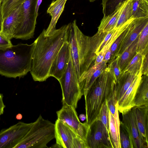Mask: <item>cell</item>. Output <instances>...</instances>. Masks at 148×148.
<instances>
[{
    "instance_id": "obj_41",
    "label": "cell",
    "mask_w": 148,
    "mask_h": 148,
    "mask_svg": "<svg viewBox=\"0 0 148 148\" xmlns=\"http://www.w3.org/2000/svg\"><path fill=\"white\" fill-rule=\"evenodd\" d=\"M3 94L0 93V117L3 114L5 107L3 101Z\"/></svg>"
},
{
    "instance_id": "obj_51",
    "label": "cell",
    "mask_w": 148,
    "mask_h": 148,
    "mask_svg": "<svg viewBox=\"0 0 148 148\" xmlns=\"http://www.w3.org/2000/svg\"><path fill=\"white\" fill-rule=\"evenodd\" d=\"M55 0H52V1H55Z\"/></svg>"
},
{
    "instance_id": "obj_22",
    "label": "cell",
    "mask_w": 148,
    "mask_h": 148,
    "mask_svg": "<svg viewBox=\"0 0 148 148\" xmlns=\"http://www.w3.org/2000/svg\"><path fill=\"white\" fill-rule=\"evenodd\" d=\"M135 106L148 105V76L142 75L134 100Z\"/></svg>"
},
{
    "instance_id": "obj_52",
    "label": "cell",
    "mask_w": 148,
    "mask_h": 148,
    "mask_svg": "<svg viewBox=\"0 0 148 148\" xmlns=\"http://www.w3.org/2000/svg\"><path fill=\"white\" fill-rule=\"evenodd\" d=\"M3 1V0H2Z\"/></svg>"
},
{
    "instance_id": "obj_39",
    "label": "cell",
    "mask_w": 148,
    "mask_h": 148,
    "mask_svg": "<svg viewBox=\"0 0 148 148\" xmlns=\"http://www.w3.org/2000/svg\"><path fill=\"white\" fill-rule=\"evenodd\" d=\"M115 29H116L115 28L108 32L103 40L102 41L101 44L99 47L97 49L96 51V53L97 56L98 55V53L101 50V49L105 46L108 40H109L111 36L115 31Z\"/></svg>"
},
{
    "instance_id": "obj_12",
    "label": "cell",
    "mask_w": 148,
    "mask_h": 148,
    "mask_svg": "<svg viewBox=\"0 0 148 148\" xmlns=\"http://www.w3.org/2000/svg\"><path fill=\"white\" fill-rule=\"evenodd\" d=\"M148 23V17L135 19L129 31L117 48L112 59L119 57L124 51L137 38Z\"/></svg>"
},
{
    "instance_id": "obj_13",
    "label": "cell",
    "mask_w": 148,
    "mask_h": 148,
    "mask_svg": "<svg viewBox=\"0 0 148 148\" xmlns=\"http://www.w3.org/2000/svg\"><path fill=\"white\" fill-rule=\"evenodd\" d=\"M120 123L124 127L129 136L131 148H145L142 143L136 124L134 108L122 114Z\"/></svg>"
},
{
    "instance_id": "obj_9",
    "label": "cell",
    "mask_w": 148,
    "mask_h": 148,
    "mask_svg": "<svg viewBox=\"0 0 148 148\" xmlns=\"http://www.w3.org/2000/svg\"><path fill=\"white\" fill-rule=\"evenodd\" d=\"M86 142L88 148H113L109 133L97 119L89 125Z\"/></svg>"
},
{
    "instance_id": "obj_50",
    "label": "cell",
    "mask_w": 148,
    "mask_h": 148,
    "mask_svg": "<svg viewBox=\"0 0 148 148\" xmlns=\"http://www.w3.org/2000/svg\"><path fill=\"white\" fill-rule=\"evenodd\" d=\"M144 0L147 1H148V0Z\"/></svg>"
},
{
    "instance_id": "obj_17",
    "label": "cell",
    "mask_w": 148,
    "mask_h": 148,
    "mask_svg": "<svg viewBox=\"0 0 148 148\" xmlns=\"http://www.w3.org/2000/svg\"><path fill=\"white\" fill-rule=\"evenodd\" d=\"M142 76L140 73L121 98L117 102L118 111L122 114L129 111L135 106V98L141 79Z\"/></svg>"
},
{
    "instance_id": "obj_38",
    "label": "cell",
    "mask_w": 148,
    "mask_h": 148,
    "mask_svg": "<svg viewBox=\"0 0 148 148\" xmlns=\"http://www.w3.org/2000/svg\"><path fill=\"white\" fill-rule=\"evenodd\" d=\"M140 72L142 75L148 76V53L143 56Z\"/></svg>"
},
{
    "instance_id": "obj_10",
    "label": "cell",
    "mask_w": 148,
    "mask_h": 148,
    "mask_svg": "<svg viewBox=\"0 0 148 148\" xmlns=\"http://www.w3.org/2000/svg\"><path fill=\"white\" fill-rule=\"evenodd\" d=\"M58 119L66 124L78 136L86 141L89 125L86 121L81 123L75 109L73 107L63 105L56 112Z\"/></svg>"
},
{
    "instance_id": "obj_47",
    "label": "cell",
    "mask_w": 148,
    "mask_h": 148,
    "mask_svg": "<svg viewBox=\"0 0 148 148\" xmlns=\"http://www.w3.org/2000/svg\"><path fill=\"white\" fill-rule=\"evenodd\" d=\"M2 1V0H0V6H1V5Z\"/></svg>"
},
{
    "instance_id": "obj_49",
    "label": "cell",
    "mask_w": 148,
    "mask_h": 148,
    "mask_svg": "<svg viewBox=\"0 0 148 148\" xmlns=\"http://www.w3.org/2000/svg\"><path fill=\"white\" fill-rule=\"evenodd\" d=\"M96 0H92V2H93L94 1H96Z\"/></svg>"
},
{
    "instance_id": "obj_33",
    "label": "cell",
    "mask_w": 148,
    "mask_h": 148,
    "mask_svg": "<svg viewBox=\"0 0 148 148\" xmlns=\"http://www.w3.org/2000/svg\"><path fill=\"white\" fill-rule=\"evenodd\" d=\"M119 137L121 148H131L128 134L124 127L120 123Z\"/></svg>"
},
{
    "instance_id": "obj_8",
    "label": "cell",
    "mask_w": 148,
    "mask_h": 148,
    "mask_svg": "<svg viewBox=\"0 0 148 148\" xmlns=\"http://www.w3.org/2000/svg\"><path fill=\"white\" fill-rule=\"evenodd\" d=\"M32 123L19 122L0 131V148H15L22 141Z\"/></svg>"
},
{
    "instance_id": "obj_36",
    "label": "cell",
    "mask_w": 148,
    "mask_h": 148,
    "mask_svg": "<svg viewBox=\"0 0 148 148\" xmlns=\"http://www.w3.org/2000/svg\"><path fill=\"white\" fill-rule=\"evenodd\" d=\"M115 90V87L111 90L106 99L109 110L113 115L115 114L117 103Z\"/></svg>"
},
{
    "instance_id": "obj_29",
    "label": "cell",
    "mask_w": 148,
    "mask_h": 148,
    "mask_svg": "<svg viewBox=\"0 0 148 148\" xmlns=\"http://www.w3.org/2000/svg\"><path fill=\"white\" fill-rule=\"evenodd\" d=\"M143 58V56L141 54L137 53L135 56L126 67L123 73L140 71Z\"/></svg>"
},
{
    "instance_id": "obj_23",
    "label": "cell",
    "mask_w": 148,
    "mask_h": 148,
    "mask_svg": "<svg viewBox=\"0 0 148 148\" xmlns=\"http://www.w3.org/2000/svg\"><path fill=\"white\" fill-rule=\"evenodd\" d=\"M134 19V18H132L118 27L115 28V31L109 40L97 56L94 64H99L103 61L105 53L110 48L116 39L130 25Z\"/></svg>"
},
{
    "instance_id": "obj_37",
    "label": "cell",
    "mask_w": 148,
    "mask_h": 148,
    "mask_svg": "<svg viewBox=\"0 0 148 148\" xmlns=\"http://www.w3.org/2000/svg\"><path fill=\"white\" fill-rule=\"evenodd\" d=\"M73 148H88L86 141L77 135L74 138Z\"/></svg>"
},
{
    "instance_id": "obj_34",
    "label": "cell",
    "mask_w": 148,
    "mask_h": 148,
    "mask_svg": "<svg viewBox=\"0 0 148 148\" xmlns=\"http://www.w3.org/2000/svg\"><path fill=\"white\" fill-rule=\"evenodd\" d=\"M107 62L103 61L102 64L101 66L98 68L93 73L90 78L87 86L83 91V95H84L86 94L95 81L107 67Z\"/></svg>"
},
{
    "instance_id": "obj_11",
    "label": "cell",
    "mask_w": 148,
    "mask_h": 148,
    "mask_svg": "<svg viewBox=\"0 0 148 148\" xmlns=\"http://www.w3.org/2000/svg\"><path fill=\"white\" fill-rule=\"evenodd\" d=\"M71 56L69 45L66 40L53 61L49 70V77H53L58 80L67 66Z\"/></svg>"
},
{
    "instance_id": "obj_24",
    "label": "cell",
    "mask_w": 148,
    "mask_h": 148,
    "mask_svg": "<svg viewBox=\"0 0 148 148\" xmlns=\"http://www.w3.org/2000/svg\"><path fill=\"white\" fill-rule=\"evenodd\" d=\"M138 38L139 36L121 55L118 57L119 65L122 73L137 53V46Z\"/></svg>"
},
{
    "instance_id": "obj_35",
    "label": "cell",
    "mask_w": 148,
    "mask_h": 148,
    "mask_svg": "<svg viewBox=\"0 0 148 148\" xmlns=\"http://www.w3.org/2000/svg\"><path fill=\"white\" fill-rule=\"evenodd\" d=\"M133 21L130 25L119 36L111 45L110 47L111 57L110 61L112 59L118 48L128 32L130 27Z\"/></svg>"
},
{
    "instance_id": "obj_6",
    "label": "cell",
    "mask_w": 148,
    "mask_h": 148,
    "mask_svg": "<svg viewBox=\"0 0 148 148\" xmlns=\"http://www.w3.org/2000/svg\"><path fill=\"white\" fill-rule=\"evenodd\" d=\"M58 81L62 90V105L71 106L76 109L78 101L83 95L71 56L65 70Z\"/></svg>"
},
{
    "instance_id": "obj_31",
    "label": "cell",
    "mask_w": 148,
    "mask_h": 148,
    "mask_svg": "<svg viewBox=\"0 0 148 148\" xmlns=\"http://www.w3.org/2000/svg\"><path fill=\"white\" fill-rule=\"evenodd\" d=\"M96 119L101 122L109 133V109L106 100L103 103Z\"/></svg>"
},
{
    "instance_id": "obj_1",
    "label": "cell",
    "mask_w": 148,
    "mask_h": 148,
    "mask_svg": "<svg viewBox=\"0 0 148 148\" xmlns=\"http://www.w3.org/2000/svg\"><path fill=\"white\" fill-rule=\"evenodd\" d=\"M69 27V23L63 25L48 36L46 35V29H44L34 41L30 72L35 81H45L49 77L53 61L67 40Z\"/></svg>"
},
{
    "instance_id": "obj_20",
    "label": "cell",
    "mask_w": 148,
    "mask_h": 148,
    "mask_svg": "<svg viewBox=\"0 0 148 148\" xmlns=\"http://www.w3.org/2000/svg\"><path fill=\"white\" fill-rule=\"evenodd\" d=\"M140 73V71L122 73L119 80L116 82L115 90L117 102L121 98Z\"/></svg>"
},
{
    "instance_id": "obj_40",
    "label": "cell",
    "mask_w": 148,
    "mask_h": 148,
    "mask_svg": "<svg viewBox=\"0 0 148 148\" xmlns=\"http://www.w3.org/2000/svg\"><path fill=\"white\" fill-rule=\"evenodd\" d=\"M12 45L10 40L0 34V49L6 48Z\"/></svg>"
},
{
    "instance_id": "obj_7",
    "label": "cell",
    "mask_w": 148,
    "mask_h": 148,
    "mask_svg": "<svg viewBox=\"0 0 148 148\" xmlns=\"http://www.w3.org/2000/svg\"><path fill=\"white\" fill-rule=\"evenodd\" d=\"M37 0H25L22 4L21 22L15 32L14 38L27 40L34 37L37 16L36 6Z\"/></svg>"
},
{
    "instance_id": "obj_25",
    "label": "cell",
    "mask_w": 148,
    "mask_h": 148,
    "mask_svg": "<svg viewBox=\"0 0 148 148\" xmlns=\"http://www.w3.org/2000/svg\"><path fill=\"white\" fill-rule=\"evenodd\" d=\"M148 17V1L133 0L132 18L135 19Z\"/></svg>"
},
{
    "instance_id": "obj_21",
    "label": "cell",
    "mask_w": 148,
    "mask_h": 148,
    "mask_svg": "<svg viewBox=\"0 0 148 148\" xmlns=\"http://www.w3.org/2000/svg\"><path fill=\"white\" fill-rule=\"evenodd\" d=\"M120 125V121L117 103L114 115L112 114L109 110V134L113 148H121L119 137Z\"/></svg>"
},
{
    "instance_id": "obj_44",
    "label": "cell",
    "mask_w": 148,
    "mask_h": 148,
    "mask_svg": "<svg viewBox=\"0 0 148 148\" xmlns=\"http://www.w3.org/2000/svg\"><path fill=\"white\" fill-rule=\"evenodd\" d=\"M79 119L80 120L82 121H83L85 120H86V115L82 114L79 115Z\"/></svg>"
},
{
    "instance_id": "obj_3",
    "label": "cell",
    "mask_w": 148,
    "mask_h": 148,
    "mask_svg": "<svg viewBox=\"0 0 148 148\" xmlns=\"http://www.w3.org/2000/svg\"><path fill=\"white\" fill-rule=\"evenodd\" d=\"M35 45L34 41L0 49V75L15 78L26 75L31 70Z\"/></svg>"
},
{
    "instance_id": "obj_5",
    "label": "cell",
    "mask_w": 148,
    "mask_h": 148,
    "mask_svg": "<svg viewBox=\"0 0 148 148\" xmlns=\"http://www.w3.org/2000/svg\"><path fill=\"white\" fill-rule=\"evenodd\" d=\"M55 138V124L40 115L15 148H48L47 145Z\"/></svg>"
},
{
    "instance_id": "obj_42",
    "label": "cell",
    "mask_w": 148,
    "mask_h": 148,
    "mask_svg": "<svg viewBox=\"0 0 148 148\" xmlns=\"http://www.w3.org/2000/svg\"><path fill=\"white\" fill-rule=\"evenodd\" d=\"M111 57V54L110 48L105 53L103 58V61L107 62L108 61L110 60Z\"/></svg>"
},
{
    "instance_id": "obj_19",
    "label": "cell",
    "mask_w": 148,
    "mask_h": 148,
    "mask_svg": "<svg viewBox=\"0 0 148 148\" xmlns=\"http://www.w3.org/2000/svg\"><path fill=\"white\" fill-rule=\"evenodd\" d=\"M126 1L119 3L116 10L111 14L103 16L98 27L97 32H108L115 28Z\"/></svg>"
},
{
    "instance_id": "obj_4",
    "label": "cell",
    "mask_w": 148,
    "mask_h": 148,
    "mask_svg": "<svg viewBox=\"0 0 148 148\" xmlns=\"http://www.w3.org/2000/svg\"><path fill=\"white\" fill-rule=\"evenodd\" d=\"M116 84L107 66L84 95L86 122L89 125L96 120L103 103Z\"/></svg>"
},
{
    "instance_id": "obj_46",
    "label": "cell",
    "mask_w": 148,
    "mask_h": 148,
    "mask_svg": "<svg viewBox=\"0 0 148 148\" xmlns=\"http://www.w3.org/2000/svg\"><path fill=\"white\" fill-rule=\"evenodd\" d=\"M22 118V115L21 114H18L16 116V119L18 120L21 119Z\"/></svg>"
},
{
    "instance_id": "obj_30",
    "label": "cell",
    "mask_w": 148,
    "mask_h": 148,
    "mask_svg": "<svg viewBox=\"0 0 148 148\" xmlns=\"http://www.w3.org/2000/svg\"><path fill=\"white\" fill-rule=\"evenodd\" d=\"M127 0H102V12L103 16H107L112 13L120 3Z\"/></svg>"
},
{
    "instance_id": "obj_14",
    "label": "cell",
    "mask_w": 148,
    "mask_h": 148,
    "mask_svg": "<svg viewBox=\"0 0 148 148\" xmlns=\"http://www.w3.org/2000/svg\"><path fill=\"white\" fill-rule=\"evenodd\" d=\"M76 135L66 124L57 119L55 123L56 143L53 147L73 148V140Z\"/></svg>"
},
{
    "instance_id": "obj_2",
    "label": "cell",
    "mask_w": 148,
    "mask_h": 148,
    "mask_svg": "<svg viewBox=\"0 0 148 148\" xmlns=\"http://www.w3.org/2000/svg\"><path fill=\"white\" fill-rule=\"evenodd\" d=\"M67 41L78 80L94 64L96 51L108 32H97L92 36L84 35L78 28L76 20L69 23Z\"/></svg>"
},
{
    "instance_id": "obj_48",
    "label": "cell",
    "mask_w": 148,
    "mask_h": 148,
    "mask_svg": "<svg viewBox=\"0 0 148 148\" xmlns=\"http://www.w3.org/2000/svg\"><path fill=\"white\" fill-rule=\"evenodd\" d=\"M90 2H92V0H88Z\"/></svg>"
},
{
    "instance_id": "obj_26",
    "label": "cell",
    "mask_w": 148,
    "mask_h": 148,
    "mask_svg": "<svg viewBox=\"0 0 148 148\" xmlns=\"http://www.w3.org/2000/svg\"><path fill=\"white\" fill-rule=\"evenodd\" d=\"M136 52L141 54L143 56L148 53V23L139 35Z\"/></svg>"
},
{
    "instance_id": "obj_27",
    "label": "cell",
    "mask_w": 148,
    "mask_h": 148,
    "mask_svg": "<svg viewBox=\"0 0 148 148\" xmlns=\"http://www.w3.org/2000/svg\"><path fill=\"white\" fill-rule=\"evenodd\" d=\"M25 0H3L0 6L3 21Z\"/></svg>"
},
{
    "instance_id": "obj_43",
    "label": "cell",
    "mask_w": 148,
    "mask_h": 148,
    "mask_svg": "<svg viewBox=\"0 0 148 148\" xmlns=\"http://www.w3.org/2000/svg\"><path fill=\"white\" fill-rule=\"evenodd\" d=\"M42 0H37L35 9L36 14L37 16L38 15V10L39 8V6L41 4Z\"/></svg>"
},
{
    "instance_id": "obj_45",
    "label": "cell",
    "mask_w": 148,
    "mask_h": 148,
    "mask_svg": "<svg viewBox=\"0 0 148 148\" xmlns=\"http://www.w3.org/2000/svg\"><path fill=\"white\" fill-rule=\"evenodd\" d=\"M2 22L3 19L1 14V9L0 8V33L1 32V31Z\"/></svg>"
},
{
    "instance_id": "obj_15",
    "label": "cell",
    "mask_w": 148,
    "mask_h": 148,
    "mask_svg": "<svg viewBox=\"0 0 148 148\" xmlns=\"http://www.w3.org/2000/svg\"><path fill=\"white\" fill-rule=\"evenodd\" d=\"M134 108L136 125L140 140L148 148V105Z\"/></svg>"
},
{
    "instance_id": "obj_18",
    "label": "cell",
    "mask_w": 148,
    "mask_h": 148,
    "mask_svg": "<svg viewBox=\"0 0 148 148\" xmlns=\"http://www.w3.org/2000/svg\"><path fill=\"white\" fill-rule=\"evenodd\" d=\"M67 0H55L52 1L47 10V13L51 16L50 23L46 29L45 35L48 36L52 34L56 29V26L64 10Z\"/></svg>"
},
{
    "instance_id": "obj_16",
    "label": "cell",
    "mask_w": 148,
    "mask_h": 148,
    "mask_svg": "<svg viewBox=\"0 0 148 148\" xmlns=\"http://www.w3.org/2000/svg\"><path fill=\"white\" fill-rule=\"evenodd\" d=\"M22 4L13 10L3 21L0 34L10 40L14 38L16 30L21 22Z\"/></svg>"
},
{
    "instance_id": "obj_28",
    "label": "cell",
    "mask_w": 148,
    "mask_h": 148,
    "mask_svg": "<svg viewBox=\"0 0 148 148\" xmlns=\"http://www.w3.org/2000/svg\"><path fill=\"white\" fill-rule=\"evenodd\" d=\"M133 0H127L120 15L115 28H118L132 17Z\"/></svg>"
},
{
    "instance_id": "obj_32",
    "label": "cell",
    "mask_w": 148,
    "mask_h": 148,
    "mask_svg": "<svg viewBox=\"0 0 148 148\" xmlns=\"http://www.w3.org/2000/svg\"><path fill=\"white\" fill-rule=\"evenodd\" d=\"M108 67L109 68L110 71L112 76L116 82H117L122 74L119 65L118 57L110 61Z\"/></svg>"
}]
</instances>
